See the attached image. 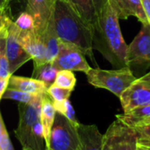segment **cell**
I'll return each instance as SVG.
<instances>
[{
    "mask_svg": "<svg viewBox=\"0 0 150 150\" xmlns=\"http://www.w3.org/2000/svg\"><path fill=\"white\" fill-rule=\"evenodd\" d=\"M119 16L108 0V3L97 15L93 27L94 47L112 62L113 66L123 68L129 66L127 60L128 46L120 31Z\"/></svg>",
    "mask_w": 150,
    "mask_h": 150,
    "instance_id": "cell-1",
    "label": "cell"
},
{
    "mask_svg": "<svg viewBox=\"0 0 150 150\" xmlns=\"http://www.w3.org/2000/svg\"><path fill=\"white\" fill-rule=\"evenodd\" d=\"M52 20L60 41L77 47L93 62V27L66 0H55Z\"/></svg>",
    "mask_w": 150,
    "mask_h": 150,
    "instance_id": "cell-2",
    "label": "cell"
},
{
    "mask_svg": "<svg viewBox=\"0 0 150 150\" xmlns=\"http://www.w3.org/2000/svg\"><path fill=\"white\" fill-rule=\"evenodd\" d=\"M90 84L96 88L105 89L119 98L121 94L137 79L129 66L114 70H106L99 68H91L86 73Z\"/></svg>",
    "mask_w": 150,
    "mask_h": 150,
    "instance_id": "cell-3",
    "label": "cell"
},
{
    "mask_svg": "<svg viewBox=\"0 0 150 150\" xmlns=\"http://www.w3.org/2000/svg\"><path fill=\"white\" fill-rule=\"evenodd\" d=\"M79 124V123H78ZM74 125L62 114L56 112L45 150H77L79 138Z\"/></svg>",
    "mask_w": 150,
    "mask_h": 150,
    "instance_id": "cell-4",
    "label": "cell"
},
{
    "mask_svg": "<svg viewBox=\"0 0 150 150\" xmlns=\"http://www.w3.org/2000/svg\"><path fill=\"white\" fill-rule=\"evenodd\" d=\"M138 136L134 129L116 118L103 134L102 150H137Z\"/></svg>",
    "mask_w": 150,
    "mask_h": 150,
    "instance_id": "cell-5",
    "label": "cell"
},
{
    "mask_svg": "<svg viewBox=\"0 0 150 150\" xmlns=\"http://www.w3.org/2000/svg\"><path fill=\"white\" fill-rule=\"evenodd\" d=\"M41 101L42 99L30 104H18L19 121L14 134L22 145V148L29 149L30 147L33 126L36 121L40 120Z\"/></svg>",
    "mask_w": 150,
    "mask_h": 150,
    "instance_id": "cell-6",
    "label": "cell"
},
{
    "mask_svg": "<svg viewBox=\"0 0 150 150\" xmlns=\"http://www.w3.org/2000/svg\"><path fill=\"white\" fill-rule=\"evenodd\" d=\"M84 55L77 47L61 41L58 54L52 64L58 71L70 70L86 73L90 70L91 66L88 64Z\"/></svg>",
    "mask_w": 150,
    "mask_h": 150,
    "instance_id": "cell-7",
    "label": "cell"
},
{
    "mask_svg": "<svg viewBox=\"0 0 150 150\" xmlns=\"http://www.w3.org/2000/svg\"><path fill=\"white\" fill-rule=\"evenodd\" d=\"M124 112L134 108L150 105V72L137 78L120 96Z\"/></svg>",
    "mask_w": 150,
    "mask_h": 150,
    "instance_id": "cell-8",
    "label": "cell"
},
{
    "mask_svg": "<svg viewBox=\"0 0 150 150\" xmlns=\"http://www.w3.org/2000/svg\"><path fill=\"white\" fill-rule=\"evenodd\" d=\"M14 32L18 41L33 60L34 66H40L47 62L46 46L41 35L35 31H23L14 23Z\"/></svg>",
    "mask_w": 150,
    "mask_h": 150,
    "instance_id": "cell-9",
    "label": "cell"
},
{
    "mask_svg": "<svg viewBox=\"0 0 150 150\" xmlns=\"http://www.w3.org/2000/svg\"><path fill=\"white\" fill-rule=\"evenodd\" d=\"M6 57L11 75H13L14 72H16L26 62L32 59L30 54L18 41L14 32V21H12L11 18H9L7 23Z\"/></svg>",
    "mask_w": 150,
    "mask_h": 150,
    "instance_id": "cell-10",
    "label": "cell"
},
{
    "mask_svg": "<svg viewBox=\"0 0 150 150\" xmlns=\"http://www.w3.org/2000/svg\"><path fill=\"white\" fill-rule=\"evenodd\" d=\"M127 60L129 65L133 62L142 63L150 62V24H142L140 33L128 46Z\"/></svg>",
    "mask_w": 150,
    "mask_h": 150,
    "instance_id": "cell-11",
    "label": "cell"
},
{
    "mask_svg": "<svg viewBox=\"0 0 150 150\" xmlns=\"http://www.w3.org/2000/svg\"><path fill=\"white\" fill-rule=\"evenodd\" d=\"M55 0H26V11L30 13L35 25V33L41 35L52 17Z\"/></svg>",
    "mask_w": 150,
    "mask_h": 150,
    "instance_id": "cell-12",
    "label": "cell"
},
{
    "mask_svg": "<svg viewBox=\"0 0 150 150\" xmlns=\"http://www.w3.org/2000/svg\"><path fill=\"white\" fill-rule=\"evenodd\" d=\"M79 147L77 150H102L103 134L95 125L78 124L76 126Z\"/></svg>",
    "mask_w": 150,
    "mask_h": 150,
    "instance_id": "cell-13",
    "label": "cell"
},
{
    "mask_svg": "<svg viewBox=\"0 0 150 150\" xmlns=\"http://www.w3.org/2000/svg\"><path fill=\"white\" fill-rule=\"evenodd\" d=\"M119 18L127 19L130 16L137 18L142 24L149 23L143 11L141 0H109Z\"/></svg>",
    "mask_w": 150,
    "mask_h": 150,
    "instance_id": "cell-14",
    "label": "cell"
},
{
    "mask_svg": "<svg viewBox=\"0 0 150 150\" xmlns=\"http://www.w3.org/2000/svg\"><path fill=\"white\" fill-rule=\"evenodd\" d=\"M8 88L37 95H44L47 93V87L42 82L33 77L28 78L13 75L9 78Z\"/></svg>",
    "mask_w": 150,
    "mask_h": 150,
    "instance_id": "cell-15",
    "label": "cell"
},
{
    "mask_svg": "<svg viewBox=\"0 0 150 150\" xmlns=\"http://www.w3.org/2000/svg\"><path fill=\"white\" fill-rule=\"evenodd\" d=\"M55 113L56 111L54 107L53 102L49 98L48 94H47L42 98L41 105H40V120L43 130V136H44L46 147L48 143L49 134L54 120Z\"/></svg>",
    "mask_w": 150,
    "mask_h": 150,
    "instance_id": "cell-16",
    "label": "cell"
},
{
    "mask_svg": "<svg viewBox=\"0 0 150 150\" xmlns=\"http://www.w3.org/2000/svg\"><path fill=\"white\" fill-rule=\"evenodd\" d=\"M41 36L43 38V40H44V43L46 46L47 62L52 63L58 54L60 42H61L58 36L56 35L55 31H54V28L53 25L52 17L48 22V25H47L46 30L41 34Z\"/></svg>",
    "mask_w": 150,
    "mask_h": 150,
    "instance_id": "cell-17",
    "label": "cell"
},
{
    "mask_svg": "<svg viewBox=\"0 0 150 150\" xmlns=\"http://www.w3.org/2000/svg\"><path fill=\"white\" fill-rule=\"evenodd\" d=\"M80 15V17L94 27L97 21V14L92 0H66Z\"/></svg>",
    "mask_w": 150,
    "mask_h": 150,
    "instance_id": "cell-18",
    "label": "cell"
},
{
    "mask_svg": "<svg viewBox=\"0 0 150 150\" xmlns=\"http://www.w3.org/2000/svg\"><path fill=\"white\" fill-rule=\"evenodd\" d=\"M58 70L50 62H46L40 66L33 67V78L42 82L47 88L51 86L56 77Z\"/></svg>",
    "mask_w": 150,
    "mask_h": 150,
    "instance_id": "cell-19",
    "label": "cell"
},
{
    "mask_svg": "<svg viewBox=\"0 0 150 150\" xmlns=\"http://www.w3.org/2000/svg\"><path fill=\"white\" fill-rule=\"evenodd\" d=\"M148 117H150V105L139 106L132 109L127 112H124L123 114L116 115L117 119L131 127H133L140 120Z\"/></svg>",
    "mask_w": 150,
    "mask_h": 150,
    "instance_id": "cell-20",
    "label": "cell"
},
{
    "mask_svg": "<svg viewBox=\"0 0 150 150\" xmlns=\"http://www.w3.org/2000/svg\"><path fill=\"white\" fill-rule=\"evenodd\" d=\"M47 94H44V95L31 94V93L20 91L7 87V89L5 90V91L3 95V98L12 99V100L18 101V102L23 103V104H30V103H33V102L41 100L43 98V97L46 96Z\"/></svg>",
    "mask_w": 150,
    "mask_h": 150,
    "instance_id": "cell-21",
    "label": "cell"
},
{
    "mask_svg": "<svg viewBox=\"0 0 150 150\" xmlns=\"http://www.w3.org/2000/svg\"><path fill=\"white\" fill-rule=\"evenodd\" d=\"M6 36L7 29L0 35V78L9 79L11 76L6 57Z\"/></svg>",
    "mask_w": 150,
    "mask_h": 150,
    "instance_id": "cell-22",
    "label": "cell"
},
{
    "mask_svg": "<svg viewBox=\"0 0 150 150\" xmlns=\"http://www.w3.org/2000/svg\"><path fill=\"white\" fill-rule=\"evenodd\" d=\"M76 83V76L73 71L70 70H59L54 82V85L58 87L73 91Z\"/></svg>",
    "mask_w": 150,
    "mask_h": 150,
    "instance_id": "cell-23",
    "label": "cell"
},
{
    "mask_svg": "<svg viewBox=\"0 0 150 150\" xmlns=\"http://www.w3.org/2000/svg\"><path fill=\"white\" fill-rule=\"evenodd\" d=\"M71 92H72L71 90L63 89L54 84H52L47 88V94L54 105L61 104L65 100L69 99V98L71 95Z\"/></svg>",
    "mask_w": 150,
    "mask_h": 150,
    "instance_id": "cell-24",
    "label": "cell"
},
{
    "mask_svg": "<svg viewBox=\"0 0 150 150\" xmlns=\"http://www.w3.org/2000/svg\"><path fill=\"white\" fill-rule=\"evenodd\" d=\"M54 109H55V111L57 112L62 114L69 121H71L74 125H78L79 122L76 119V114H75L74 108H73V106H72V105H71V103L69 102V99L65 100L64 102H62L61 104L54 105Z\"/></svg>",
    "mask_w": 150,
    "mask_h": 150,
    "instance_id": "cell-25",
    "label": "cell"
},
{
    "mask_svg": "<svg viewBox=\"0 0 150 150\" xmlns=\"http://www.w3.org/2000/svg\"><path fill=\"white\" fill-rule=\"evenodd\" d=\"M14 23L19 29L23 31H35L34 19L27 11L21 12Z\"/></svg>",
    "mask_w": 150,
    "mask_h": 150,
    "instance_id": "cell-26",
    "label": "cell"
},
{
    "mask_svg": "<svg viewBox=\"0 0 150 150\" xmlns=\"http://www.w3.org/2000/svg\"><path fill=\"white\" fill-rule=\"evenodd\" d=\"M133 128L137 134L139 143L150 144V125L138 126Z\"/></svg>",
    "mask_w": 150,
    "mask_h": 150,
    "instance_id": "cell-27",
    "label": "cell"
},
{
    "mask_svg": "<svg viewBox=\"0 0 150 150\" xmlns=\"http://www.w3.org/2000/svg\"><path fill=\"white\" fill-rule=\"evenodd\" d=\"M0 150H15L6 129H4L0 135Z\"/></svg>",
    "mask_w": 150,
    "mask_h": 150,
    "instance_id": "cell-28",
    "label": "cell"
},
{
    "mask_svg": "<svg viewBox=\"0 0 150 150\" xmlns=\"http://www.w3.org/2000/svg\"><path fill=\"white\" fill-rule=\"evenodd\" d=\"M7 8H0V35L7 29V23L9 18H11L7 13Z\"/></svg>",
    "mask_w": 150,
    "mask_h": 150,
    "instance_id": "cell-29",
    "label": "cell"
},
{
    "mask_svg": "<svg viewBox=\"0 0 150 150\" xmlns=\"http://www.w3.org/2000/svg\"><path fill=\"white\" fill-rule=\"evenodd\" d=\"M92 3L96 11V14L98 15V13L101 12L104 7L106 5V4L108 3V0H92Z\"/></svg>",
    "mask_w": 150,
    "mask_h": 150,
    "instance_id": "cell-30",
    "label": "cell"
},
{
    "mask_svg": "<svg viewBox=\"0 0 150 150\" xmlns=\"http://www.w3.org/2000/svg\"><path fill=\"white\" fill-rule=\"evenodd\" d=\"M8 81H9V79H1L0 78V100H1V98H3V95L8 87Z\"/></svg>",
    "mask_w": 150,
    "mask_h": 150,
    "instance_id": "cell-31",
    "label": "cell"
},
{
    "mask_svg": "<svg viewBox=\"0 0 150 150\" xmlns=\"http://www.w3.org/2000/svg\"><path fill=\"white\" fill-rule=\"evenodd\" d=\"M144 125H150V117H148V118H146V119H143V120H140V121L137 122L133 127H138V126H144Z\"/></svg>",
    "mask_w": 150,
    "mask_h": 150,
    "instance_id": "cell-32",
    "label": "cell"
},
{
    "mask_svg": "<svg viewBox=\"0 0 150 150\" xmlns=\"http://www.w3.org/2000/svg\"><path fill=\"white\" fill-rule=\"evenodd\" d=\"M6 129L5 128V126H4V120H3V118L1 116V113H0V135L2 134L3 131Z\"/></svg>",
    "mask_w": 150,
    "mask_h": 150,
    "instance_id": "cell-33",
    "label": "cell"
},
{
    "mask_svg": "<svg viewBox=\"0 0 150 150\" xmlns=\"http://www.w3.org/2000/svg\"><path fill=\"white\" fill-rule=\"evenodd\" d=\"M4 7H8V3L6 2V0H0V8Z\"/></svg>",
    "mask_w": 150,
    "mask_h": 150,
    "instance_id": "cell-34",
    "label": "cell"
},
{
    "mask_svg": "<svg viewBox=\"0 0 150 150\" xmlns=\"http://www.w3.org/2000/svg\"><path fill=\"white\" fill-rule=\"evenodd\" d=\"M138 144H140L142 147H143L145 150H150V144H142V143H139V142H138Z\"/></svg>",
    "mask_w": 150,
    "mask_h": 150,
    "instance_id": "cell-35",
    "label": "cell"
},
{
    "mask_svg": "<svg viewBox=\"0 0 150 150\" xmlns=\"http://www.w3.org/2000/svg\"><path fill=\"white\" fill-rule=\"evenodd\" d=\"M137 150H145L143 147H142L140 144H138V147H137Z\"/></svg>",
    "mask_w": 150,
    "mask_h": 150,
    "instance_id": "cell-36",
    "label": "cell"
},
{
    "mask_svg": "<svg viewBox=\"0 0 150 150\" xmlns=\"http://www.w3.org/2000/svg\"><path fill=\"white\" fill-rule=\"evenodd\" d=\"M23 150H32L30 149H27V148H23Z\"/></svg>",
    "mask_w": 150,
    "mask_h": 150,
    "instance_id": "cell-37",
    "label": "cell"
},
{
    "mask_svg": "<svg viewBox=\"0 0 150 150\" xmlns=\"http://www.w3.org/2000/svg\"><path fill=\"white\" fill-rule=\"evenodd\" d=\"M11 1H12V0H6V2H7L8 4H9V2H11Z\"/></svg>",
    "mask_w": 150,
    "mask_h": 150,
    "instance_id": "cell-38",
    "label": "cell"
}]
</instances>
